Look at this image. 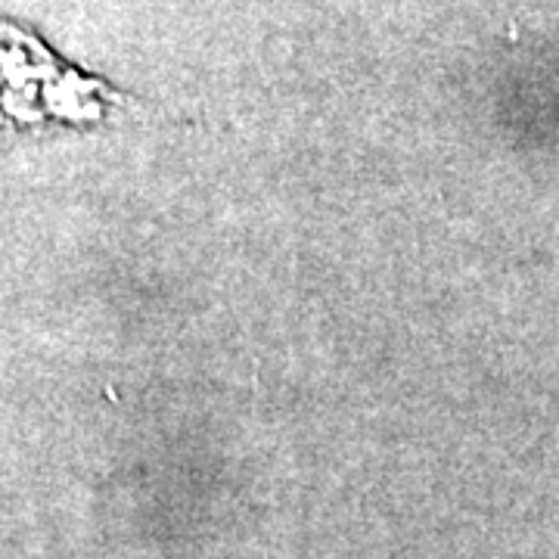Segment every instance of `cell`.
<instances>
[{
  "mask_svg": "<svg viewBox=\"0 0 559 559\" xmlns=\"http://www.w3.org/2000/svg\"><path fill=\"white\" fill-rule=\"evenodd\" d=\"M121 109L128 100L106 81L72 69L32 32L0 20V138L100 124Z\"/></svg>",
  "mask_w": 559,
  "mask_h": 559,
  "instance_id": "1",
  "label": "cell"
}]
</instances>
